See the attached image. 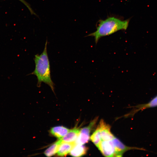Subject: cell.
Segmentation results:
<instances>
[{"label": "cell", "mask_w": 157, "mask_h": 157, "mask_svg": "<svg viewBox=\"0 0 157 157\" xmlns=\"http://www.w3.org/2000/svg\"><path fill=\"white\" fill-rule=\"evenodd\" d=\"M47 39L42 52L40 55L37 54L35 55V70L30 74L36 76L38 80L37 86L38 87L40 86L42 83H44L48 85L54 92V84L51 76L50 65L47 49Z\"/></svg>", "instance_id": "obj_1"}, {"label": "cell", "mask_w": 157, "mask_h": 157, "mask_svg": "<svg viewBox=\"0 0 157 157\" xmlns=\"http://www.w3.org/2000/svg\"><path fill=\"white\" fill-rule=\"evenodd\" d=\"M129 21V19L122 20L114 17L99 20L96 30L86 36L94 37L97 44L101 37L110 35L120 30H126Z\"/></svg>", "instance_id": "obj_2"}, {"label": "cell", "mask_w": 157, "mask_h": 157, "mask_svg": "<svg viewBox=\"0 0 157 157\" xmlns=\"http://www.w3.org/2000/svg\"><path fill=\"white\" fill-rule=\"evenodd\" d=\"M98 119V117L95 118L87 126L83 127L80 130V132L76 140V144H84L88 142L90 138V133L95 126Z\"/></svg>", "instance_id": "obj_3"}, {"label": "cell", "mask_w": 157, "mask_h": 157, "mask_svg": "<svg viewBox=\"0 0 157 157\" xmlns=\"http://www.w3.org/2000/svg\"><path fill=\"white\" fill-rule=\"evenodd\" d=\"M97 147L104 156H114L115 148L114 144L111 140L101 141Z\"/></svg>", "instance_id": "obj_4"}, {"label": "cell", "mask_w": 157, "mask_h": 157, "mask_svg": "<svg viewBox=\"0 0 157 157\" xmlns=\"http://www.w3.org/2000/svg\"><path fill=\"white\" fill-rule=\"evenodd\" d=\"M100 133L101 140H112L115 138L110 131V126L101 119L98 125Z\"/></svg>", "instance_id": "obj_5"}, {"label": "cell", "mask_w": 157, "mask_h": 157, "mask_svg": "<svg viewBox=\"0 0 157 157\" xmlns=\"http://www.w3.org/2000/svg\"><path fill=\"white\" fill-rule=\"evenodd\" d=\"M112 141L115 148L114 156H122L123 154L126 151L132 149L144 150L142 148L135 147H129L124 144L119 140L115 137Z\"/></svg>", "instance_id": "obj_6"}, {"label": "cell", "mask_w": 157, "mask_h": 157, "mask_svg": "<svg viewBox=\"0 0 157 157\" xmlns=\"http://www.w3.org/2000/svg\"><path fill=\"white\" fill-rule=\"evenodd\" d=\"M75 144V142H69L62 141L57 152V155L60 156H65L70 152Z\"/></svg>", "instance_id": "obj_7"}, {"label": "cell", "mask_w": 157, "mask_h": 157, "mask_svg": "<svg viewBox=\"0 0 157 157\" xmlns=\"http://www.w3.org/2000/svg\"><path fill=\"white\" fill-rule=\"evenodd\" d=\"M80 130V129L77 128L69 130L67 133L61 138L62 141L69 142H75Z\"/></svg>", "instance_id": "obj_8"}, {"label": "cell", "mask_w": 157, "mask_h": 157, "mask_svg": "<svg viewBox=\"0 0 157 157\" xmlns=\"http://www.w3.org/2000/svg\"><path fill=\"white\" fill-rule=\"evenodd\" d=\"M88 148L83 144H76L70 152V155L73 157H81L85 155Z\"/></svg>", "instance_id": "obj_9"}, {"label": "cell", "mask_w": 157, "mask_h": 157, "mask_svg": "<svg viewBox=\"0 0 157 157\" xmlns=\"http://www.w3.org/2000/svg\"><path fill=\"white\" fill-rule=\"evenodd\" d=\"M69 131L68 129L65 127L58 126L51 128L50 132L55 137L60 139L64 136Z\"/></svg>", "instance_id": "obj_10"}, {"label": "cell", "mask_w": 157, "mask_h": 157, "mask_svg": "<svg viewBox=\"0 0 157 157\" xmlns=\"http://www.w3.org/2000/svg\"><path fill=\"white\" fill-rule=\"evenodd\" d=\"M62 142V140L60 138L51 145L44 151L45 155L47 157H51L54 155L57 152L58 147Z\"/></svg>", "instance_id": "obj_11"}, {"label": "cell", "mask_w": 157, "mask_h": 157, "mask_svg": "<svg viewBox=\"0 0 157 157\" xmlns=\"http://www.w3.org/2000/svg\"><path fill=\"white\" fill-rule=\"evenodd\" d=\"M90 139L92 142L97 147L101 140L100 131L98 126L95 131L91 136Z\"/></svg>", "instance_id": "obj_12"}, {"label": "cell", "mask_w": 157, "mask_h": 157, "mask_svg": "<svg viewBox=\"0 0 157 157\" xmlns=\"http://www.w3.org/2000/svg\"><path fill=\"white\" fill-rule=\"evenodd\" d=\"M157 106V96L153 99L148 103L141 104L136 106L135 111L137 112L141 110L144 109L148 108H152Z\"/></svg>", "instance_id": "obj_13"}, {"label": "cell", "mask_w": 157, "mask_h": 157, "mask_svg": "<svg viewBox=\"0 0 157 157\" xmlns=\"http://www.w3.org/2000/svg\"><path fill=\"white\" fill-rule=\"evenodd\" d=\"M23 3L28 8L31 15H33L39 18V17L38 15L34 12L33 9L31 7L30 5L27 3L25 0H18Z\"/></svg>", "instance_id": "obj_14"}]
</instances>
